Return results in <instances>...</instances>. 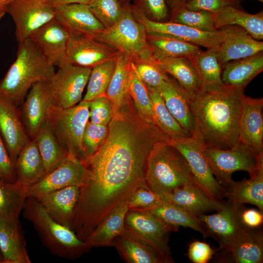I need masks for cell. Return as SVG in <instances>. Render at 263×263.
Returning <instances> with one entry per match:
<instances>
[{"mask_svg": "<svg viewBox=\"0 0 263 263\" xmlns=\"http://www.w3.org/2000/svg\"><path fill=\"white\" fill-rule=\"evenodd\" d=\"M244 89L223 84L190 96L195 130L206 148L228 149L238 142Z\"/></svg>", "mask_w": 263, "mask_h": 263, "instance_id": "6da1fadb", "label": "cell"}, {"mask_svg": "<svg viewBox=\"0 0 263 263\" xmlns=\"http://www.w3.org/2000/svg\"><path fill=\"white\" fill-rule=\"evenodd\" d=\"M55 72L28 38L19 42L16 58L0 81V94L19 107L34 84L49 82Z\"/></svg>", "mask_w": 263, "mask_h": 263, "instance_id": "7a4b0ae2", "label": "cell"}, {"mask_svg": "<svg viewBox=\"0 0 263 263\" xmlns=\"http://www.w3.org/2000/svg\"><path fill=\"white\" fill-rule=\"evenodd\" d=\"M145 182L163 201L175 189L186 184H196L185 157L169 142L157 145L150 153Z\"/></svg>", "mask_w": 263, "mask_h": 263, "instance_id": "3957f363", "label": "cell"}, {"mask_svg": "<svg viewBox=\"0 0 263 263\" xmlns=\"http://www.w3.org/2000/svg\"><path fill=\"white\" fill-rule=\"evenodd\" d=\"M22 212L23 217L37 231L43 245L52 254L72 260L81 257L91 249L71 228L54 220L34 197H27Z\"/></svg>", "mask_w": 263, "mask_h": 263, "instance_id": "277c9868", "label": "cell"}, {"mask_svg": "<svg viewBox=\"0 0 263 263\" xmlns=\"http://www.w3.org/2000/svg\"><path fill=\"white\" fill-rule=\"evenodd\" d=\"M204 153L216 180L223 188L232 182V175L235 171H246L251 177L263 171V153H257L240 141L228 149L206 148Z\"/></svg>", "mask_w": 263, "mask_h": 263, "instance_id": "5b68a950", "label": "cell"}, {"mask_svg": "<svg viewBox=\"0 0 263 263\" xmlns=\"http://www.w3.org/2000/svg\"><path fill=\"white\" fill-rule=\"evenodd\" d=\"M95 39L112 47L132 60L149 49L144 26L135 18L131 7L127 5H123L118 20L110 27L104 28Z\"/></svg>", "mask_w": 263, "mask_h": 263, "instance_id": "8992f818", "label": "cell"}, {"mask_svg": "<svg viewBox=\"0 0 263 263\" xmlns=\"http://www.w3.org/2000/svg\"><path fill=\"white\" fill-rule=\"evenodd\" d=\"M89 113L88 102L82 100L76 105L68 108L54 106L48 119L57 137L69 153L83 162L85 157L82 137L85 126L89 121Z\"/></svg>", "mask_w": 263, "mask_h": 263, "instance_id": "52a82bcc", "label": "cell"}, {"mask_svg": "<svg viewBox=\"0 0 263 263\" xmlns=\"http://www.w3.org/2000/svg\"><path fill=\"white\" fill-rule=\"evenodd\" d=\"M169 143L185 157L197 186L207 195L221 202L224 188L216 180L204 153L205 144L195 130L189 136L170 140Z\"/></svg>", "mask_w": 263, "mask_h": 263, "instance_id": "ba28073f", "label": "cell"}, {"mask_svg": "<svg viewBox=\"0 0 263 263\" xmlns=\"http://www.w3.org/2000/svg\"><path fill=\"white\" fill-rule=\"evenodd\" d=\"M125 229L142 242L152 246L172 263L169 246L170 233L179 228L167 225L145 210L129 209L124 221Z\"/></svg>", "mask_w": 263, "mask_h": 263, "instance_id": "9c48e42d", "label": "cell"}, {"mask_svg": "<svg viewBox=\"0 0 263 263\" xmlns=\"http://www.w3.org/2000/svg\"><path fill=\"white\" fill-rule=\"evenodd\" d=\"M131 9L135 18L144 26L147 35L174 38L207 49L217 47L223 38L221 28L208 32L173 21H155L148 18L139 7L134 5Z\"/></svg>", "mask_w": 263, "mask_h": 263, "instance_id": "30bf717a", "label": "cell"}, {"mask_svg": "<svg viewBox=\"0 0 263 263\" xmlns=\"http://www.w3.org/2000/svg\"><path fill=\"white\" fill-rule=\"evenodd\" d=\"M91 69L67 62L58 67L49 81L55 106L68 108L82 100Z\"/></svg>", "mask_w": 263, "mask_h": 263, "instance_id": "8fae6325", "label": "cell"}, {"mask_svg": "<svg viewBox=\"0 0 263 263\" xmlns=\"http://www.w3.org/2000/svg\"><path fill=\"white\" fill-rule=\"evenodd\" d=\"M6 12L15 23L18 42L29 38L35 31L55 18L54 8L48 0H13Z\"/></svg>", "mask_w": 263, "mask_h": 263, "instance_id": "7c38bea8", "label": "cell"}, {"mask_svg": "<svg viewBox=\"0 0 263 263\" xmlns=\"http://www.w3.org/2000/svg\"><path fill=\"white\" fill-rule=\"evenodd\" d=\"M86 168L83 162L69 154L59 165L45 174L27 189V197H35L67 187H81Z\"/></svg>", "mask_w": 263, "mask_h": 263, "instance_id": "4fadbf2b", "label": "cell"}, {"mask_svg": "<svg viewBox=\"0 0 263 263\" xmlns=\"http://www.w3.org/2000/svg\"><path fill=\"white\" fill-rule=\"evenodd\" d=\"M66 61L75 65L92 68L116 57L119 52L94 38L69 30Z\"/></svg>", "mask_w": 263, "mask_h": 263, "instance_id": "5bb4252c", "label": "cell"}, {"mask_svg": "<svg viewBox=\"0 0 263 263\" xmlns=\"http://www.w3.org/2000/svg\"><path fill=\"white\" fill-rule=\"evenodd\" d=\"M54 106L49 82L34 84L19 106L22 121L30 139L35 138L41 126L48 120Z\"/></svg>", "mask_w": 263, "mask_h": 263, "instance_id": "9a60e30c", "label": "cell"}, {"mask_svg": "<svg viewBox=\"0 0 263 263\" xmlns=\"http://www.w3.org/2000/svg\"><path fill=\"white\" fill-rule=\"evenodd\" d=\"M69 32L55 18L45 24L30 36L46 59L58 68L66 61V50Z\"/></svg>", "mask_w": 263, "mask_h": 263, "instance_id": "2e32d148", "label": "cell"}, {"mask_svg": "<svg viewBox=\"0 0 263 263\" xmlns=\"http://www.w3.org/2000/svg\"><path fill=\"white\" fill-rule=\"evenodd\" d=\"M198 218L205 225L208 236L219 244L218 249L231 246L247 229L240 222L235 206L227 202L217 213L203 214Z\"/></svg>", "mask_w": 263, "mask_h": 263, "instance_id": "e0dca14e", "label": "cell"}, {"mask_svg": "<svg viewBox=\"0 0 263 263\" xmlns=\"http://www.w3.org/2000/svg\"><path fill=\"white\" fill-rule=\"evenodd\" d=\"M0 134L14 163L23 146L31 140L19 107L0 94Z\"/></svg>", "mask_w": 263, "mask_h": 263, "instance_id": "ac0fdd59", "label": "cell"}, {"mask_svg": "<svg viewBox=\"0 0 263 263\" xmlns=\"http://www.w3.org/2000/svg\"><path fill=\"white\" fill-rule=\"evenodd\" d=\"M223 38L216 47V56L221 67L233 60L246 57L263 51V42L255 39L238 26L221 28Z\"/></svg>", "mask_w": 263, "mask_h": 263, "instance_id": "d6986e66", "label": "cell"}, {"mask_svg": "<svg viewBox=\"0 0 263 263\" xmlns=\"http://www.w3.org/2000/svg\"><path fill=\"white\" fill-rule=\"evenodd\" d=\"M215 261L223 263H262L263 262V227L247 228L231 246L218 249Z\"/></svg>", "mask_w": 263, "mask_h": 263, "instance_id": "ffe728a7", "label": "cell"}, {"mask_svg": "<svg viewBox=\"0 0 263 263\" xmlns=\"http://www.w3.org/2000/svg\"><path fill=\"white\" fill-rule=\"evenodd\" d=\"M263 98L244 95L241 115L239 141L263 153Z\"/></svg>", "mask_w": 263, "mask_h": 263, "instance_id": "44dd1931", "label": "cell"}, {"mask_svg": "<svg viewBox=\"0 0 263 263\" xmlns=\"http://www.w3.org/2000/svg\"><path fill=\"white\" fill-rule=\"evenodd\" d=\"M54 8L55 18L68 30L95 38L105 28L88 4L72 3Z\"/></svg>", "mask_w": 263, "mask_h": 263, "instance_id": "7402d4cb", "label": "cell"}, {"mask_svg": "<svg viewBox=\"0 0 263 263\" xmlns=\"http://www.w3.org/2000/svg\"><path fill=\"white\" fill-rule=\"evenodd\" d=\"M157 89L171 115L191 136L195 131V123L190 108V95L169 75Z\"/></svg>", "mask_w": 263, "mask_h": 263, "instance_id": "603a6c76", "label": "cell"}, {"mask_svg": "<svg viewBox=\"0 0 263 263\" xmlns=\"http://www.w3.org/2000/svg\"><path fill=\"white\" fill-rule=\"evenodd\" d=\"M79 193L80 187L72 186L34 198L54 220L71 229L74 212Z\"/></svg>", "mask_w": 263, "mask_h": 263, "instance_id": "cb8c5ba5", "label": "cell"}, {"mask_svg": "<svg viewBox=\"0 0 263 263\" xmlns=\"http://www.w3.org/2000/svg\"><path fill=\"white\" fill-rule=\"evenodd\" d=\"M149 58L162 72L171 76L190 96L204 89L202 81L188 57H158L150 53Z\"/></svg>", "mask_w": 263, "mask_h": 263, "instance_id": "d4e9b609", "label": "cell"}, {"mask_svg": "<svg viewBox=\"0 0 263 263\" xmlns=\"http://www.w3.org/2000/svg\"><path fill=\"white\" fill-rule=\"evenodd\" d=\"M164 201L179 206L197 217L210 211L222 210L226 204L225 201L210 197L196 184H193L175 189Z\"/></svg>", "mask_w": 263, "mask_h": 263, "instance_id": "484cf974", "label": "cell"}, {"mask_svg": "<svg viewBox=\"0 0 263 263\" xmlns=\"http://www.w3.org/2000/svg\"><path fill=\"white\" fill-rule=\"evenodd\" d=\"M0 251L4 263H31L19 220L0 217Z\"/></svg>", "mask_w": 263, "mask_h": 263, "instance_id": "4316f807", "label": "cell"}, {"mask_svg": "<svg viewBox=\"0 0 263 263\" xmlns=\"http://www.w3.org/2000/svg\"><path fill=\"white\" fill-rule=\"evenodd\" d=\"M113 246L129 263H171L152 246L136 238L125 229L113 242Z\"/></svg>", "mask_w": 263, "mask_h": 263, "instance_id": "83f0119b", "label": "cell"}, {"mask_svg": "<svg viewBox=\"0 0 263 263\" xmlns=\"http://www.w3.org/2000/svg\"><path fill=\"white\" fill-rule=\"evenodd\" d=\"M16 182L28 188L46 173L41 154L34 139L22 148L15 162Z\"/></svg>", "mask_w": 263, "mask_h": 263, "instance_id": "f1b7e54d", "label": "cell"}, {"mask_svg": "<svg viewBox=\"0 0 263 263\" xmlns=\"http://www.w3.org/2000/svg\"><path fill=\"white\" fill-rule=\"evenodd\" d=\"M215 28L219 29L227 26H238L245 30L255 39H263V12L249 14L234 6L225 7L211 13Z\"/></svg>", "mask_w": 263, "mask_h": 263, "instance_id": "f546056e", "label": "cell"}, {"mask_svg": "<svg viewBox=\"0 0 263 263\" xmlns=\"http://www.w3.org/2000/svg\"><path fill=\"white\" fill-rule=\"evenodd\" d=\"M221 79L227 86L245 88L263 70V53L230 61L222 66Z\"/></svg>", "mask_w": 263, "mask_h": 263, "instance_id": "4dcf8cb0", "label": "cell"}, {"mask_svg": "<svg viewBox=\"0 0 263 263\" xmlns=\"http://www.w3.org/2000/svg\"><path fill=\"white\" fill-rule=\"evenodd\" d=\"M129 210L127 200L111 210L84 242L92 248L112 246L113 240L124 230V221Z\"/></svg>", "mask_w": 263, "mask_h": 263, "instance_id": "1f68e13d", "label": "cell"}, {"mask_svg": "<svg viewBox=\"0 0 263 263\" xmlns=\"http://www.w3.org/2000/svg\"><path fill=\"white\" fill-rule=\"evenodd\" d=\"M223 198L235 205L249 204L257 207L263 211V171L248 179L233 181L224 188Z\"/></svg>", "mask_w": 263, "mask_h": 263, "instance_id": "d6a6232c", "label": "cell"}, {"mask_svg": "<svg viewBox=\"0 0 263 263\" xmlns=\"http://www.w3.org/2000/svg\"><path fill=\"white\" fill-rule=\"evenodd\" d=\"M34 139L42 157L46 173L59 165L70 154L48 120L41 126Z\"/></svg>", "mask_w": 263, "mask_h": 263, "instance_id": "836d02e7", "label": "cell"}, {"mask_svg": "<svg viewBox=\"0 0 263 263\" xmlns=\"http://www.w3.org/2000/svg\"><path fill=\"white\" fill-rule=\"evenodd\" d=\"M145 210L168 225L178 228L180 226L188 227L199 232L205 239L209 237L205 225L198 217L170 202L163 201L156 206Z\"/></svg>", "mask_w": 263, "mask_h": 263, "instance_id": "e575fe53", "label": "cell"}, {"mask_svg": "<svg viewBox=\"0 0 263 263\" xmlns=\"http://www.w3.org/2000/svg\"><path fill=\"white\" fill-rule=\"evenodd\" d=\"M131 61L130 57L120 53L116 57L115 68L106 93L112 105L113 116L119 113L122 103L129 94L128 83Z\"/></svg>", "mask_w": 263, "mask_h": 263, "instance_id": "d590c367", "label": "cell"}, {"mask_svg": "<svg viewBox=\"0 0 263 263\" xmlns=\"http://www.w3.org/2000/svg\"><path fill=\"white\" fill-rule=\"evenodd\" d=\"M151 54L162 57H189L202 51L199 46L174 38L147 35Z\"/></svg>", "mask_w": 263, "mask_h": 263, "instance_id": "8d00e7d4", "label": "cell"}, {"mask_svg": "<svg viewBox=\"0 0 263 263\" xmlns=\"http://www.w3.org/2000/svg\"><path fill=\"white\" fill-rule=\"evenodd\" d=\"M27 189L16 182L11 183L0 179V217L19 220L27 197Z\"/></svg>", "mask_w": 263, "mask_h": 263, "instance_id": "74e56055", "label": "cell"}, {"mask_svg": "<svg viewBox=\"0 0 263 263\" xmlns=\"http://www.w3.org/2000/svg\"><path fill=\"white\" fill-rule=\"evenodd\" d=\"M151 102L155 124L169 139L189 136L167 108L157 89L146 86Z\"/></svg>", "mask_w": 263, "mask_h": 263, "instance_id": "f35d334b", "label": "cell"}, {"mask_svg": "<svg viewBox=\"0 0 263 263\" xmlns=\"http://www.w3.org/2000/svg\"><path fill=\"white\" fill-rule=\"evenodd\" d=\"M216 47L202 51L188 57L195 68L204 88H215L224 84L221 79L222 69L217 57Z\"/></svg>", "mask_w": 263, "mask_h": 263, "instance_id": "ab89813d", "label": "cell"}, {"mask_svg": "<svg viewBox=\"0 0 263 263\" xmlns=\"http://www.w3.org/2000/svg\"><path fill=\"white\" fill-rule=\"evenodd\" d=\"M128 92L140 117L146 122L156 124L147 87L140 78L132 60L130 65Z\"/></svg>", "mask_w": 263, "mask_h": 263, "instance_id": "60d3db41", "label": "cell"}, {"mask_svg": "<svg viewBox=\"0 0 263 263\" xmlns=\"http://www.w3.org/2000/svg\"><path fill=\"white\" fill-rule=\"evenodd\" d=\"M117 56L92 68L87 84L86 92L82 100L89 101L106 94L115 68Z\"/></svg>", "mask_w": 263, "mask_h": 263, "instance_id": "b9f144b4", "label": "cell"}, {"mask_svg": "<svg viewBox=\"0 0 263 263\" xmlns=\"http://www.w3.org/2000/svg\"><path fill=\"white\" fill-rule=\"evenodd\" d=\"M172 21L199 30L213 32L217 30L211 13L204 10L193 11L183 6L172 11Z\"/></svg>", "mask_w": 263, "mask_h": 263, "instance_id": "7bdbcfd3", "label": "cell"}, {"mask_svg": "<svg viewBox=\"0 0 263 263\" xmlns=\"http://www.w3.org/2000/svg\"><path fill=\"white\" fill-rule=\"evenodd\" d=\"M88 5L105 28L110 27L118 20L123 8L118 0H91Z\"/></svg>", "mask_w": 263, "mask_h": 263, "instance_id": "ee69618b", "label": "cell"}, {"mask_svg": "<svg viewBox=\"0 0 263 263\" xmlns=\"http://www.w3.org/2000/svg\"><path fill=\"white\" fill-rule=\"evenodd\" d=\"M150 52L145 56L132 60L136 72L146 86L158 89L168 75L159 70L149 59Z\"/></svg>", "mask_w": 263, "mask_h": 263, "instance_id": "f6af8a7d", "label": "cell"}, {"mask_svg": "<svg viewBox=\"0 0 263 263\" xmlns=\"http://www.w3.org/2000/svg\"><path fill=\"white\" fill-rule=\"evenodd\" d=\"M108 132V125L96 124L89 121L87 122L82 137V146L85 159L97 151L104 142Z\"/></svg>", "mask_w": 263, "mask_h": 263, "instance_id": "bcb514c9", "label": "cell"}, {"mask_svg": "<svg viewBox=\"0 0 263 263\" xmlns=\"http://www.w3.org/2000/svg\"><path fill=\"white\" fill-rule=\"evenodd\" d=\"M88 102L89 121L99 125H108L113 117L112 103L106 94Z\"/></svg>", "mask_w": 263, "mask_h": 263, "instance_id": "7dc6e473", "label": "cell"}, {"mask_svg": "<svg viewBox=\"0 0 263 263\" xmlns=\"http://www.w3.org/2000/svg\"><path fill=\"white\" fill-rule=\"evenodd\" d=\"M163 201L147 187L144 181L127 200L129 209L147 210Z\"/></svg>", "mask_w": 263, "mask_h": 263, "instance_id": "c3c4849f", "label": "cell"}, {"mask_svg": "<svg viewBox=\"0 0 263 263\" xmlns=\"http://www.w3.org/2000/svg\"><path fill=\"white\" fill-rule=\"evenodd\" d=\"M239 1L240 0H189L185 2L184 6L190 10L213 13L229 6L238 7Z\"/></svg>", "mask_w": 263, "mask_h": 263, "instance_id": "681fc988", "label": "cell"}, {"mask_svg": "<svg viewBox=\"0 0 263 263\" xmlns=\"http://www.w3.org/2000/svg\"><path fill=\"white\" fill-rule=\"evenodd\" d=\"M216 250L207 243L194 240L189 244L188 256L194 263H207L213 257Z\"/></svg>", "mask_w": 263, "mask_h": 263, "instance_id": "f907efd6", "label": "cell"}, {"mask_svg": "<svg viewBox=\"0 0 263 263\" xmlns=\"http://www.w3.org/2000/svg\"><path fill=\"white\" fill-rule=\"evenodd\" d=\"M233 205L236 208L240 222L244 227L246 228L263 227V213L262 211L255 208H246L244 205Z\"/></svg>", "mask_w": 263, "mask_h": 263, "instance_id": "816d5d0a", "label": "cell"}, {"mask_svg": "<svg viewBox=\"0 0 263 263\" xmlns=\"http://www.w3.org/2000/svg\"><path fill=\"white\" fill-rule=\"evenodd\" d=\"M137 3L136 6L157 21H163L168 16L166 0H137Z\"/></svg>", "mask_w": 263, "mask_h": 263, "instance_id": "f5cc1de1", "label": "cell"}, {"mask_svg": "<svg viewBox=\"0 0 263 263\" xmlns=\"http://www.w3.org/2000/svg\"><path fill=\"white\" fill-rule=\"evenodd\" d=\"M0 179L14 183L16 181L15 164L11 160L0 134Z\"/></svg>", "mask_w": 263, "mask_h": 263, "instance_id": "db71d44e", "label": "cell"}, {"mask_svg": "<svg viewBox=\"0 0 263 263\" xmlns=\"http://www.w3.org/2000/svg\"><path fill=\"white\" fill-rule=\"evenodd\" d=\"M48 1L53 7H55L62 5L72 3L89 4L91 0H48Z\"/></svg>", "mask_w": 263, "mask_h": 263, "instance_id": "11a10c76", "label": "cell"}, {"mask_svg": "<svg viewBox=\"0 0 263 263\" xmlns=\"http://www.w3.org/2000/svg\"><path fill=\"white\" fill-rule=\"evenodd\" d=\"M166 1L172 11L183 6L185 3L184 0H166Z\"/></svg>", "mask_w": 263, "mask_h": 263, "instance_id": "9f6ffc18", "label": "cell"}, {"mask_svg": "<svg viewBox=\"0 0 263 263\" xmlns=\"http://www.w3.org/2000/svg\"><path fill=\"white\" fill-rule=\"evenodd\" d=\"M13 0H0V9H4L6 10L7 5Z\"/></svg>", "mask_w": 263, "mask_h": 263, "instance_id": "6f0895ef", "label": "cell"}, {"mask_svg": "<svg viewBox=\"0 0 263 263\" xmlns=\"http://www.w3.org/2000/svg\"><path fill=\"white\" fill-rule=\"evenodd\" d=\"M6 13V10L4 9H0V20L2 18L4 15Z\"/></svg>", "mask_w": 263, "mask_h": 263, "instance_id": "680465c9", "label": "cell"}, {"mask_svg": "<svg viewBox=\"0 0 263 263\" xmlns=\"http://www.w3.org/2000/svg\"><path fill=\"white\" fill-rule=\"evenodd\" d=\"M0 263H4L3 258L1 255L0 251Z\"/></svg>", "mask_w": 263, "mask_h": 263, "instance_id": "91938a15", "label": "cell"}, {"mask_svg": "<svg viewBox=\"0 0 263 263\" xmlns=\"http://www.w3.org/2000/svg\"><path fill=\"white\" fill-rule=\"evenodd\" d=\"M118 0L122 3H126L130 0Z\"/></svg>", "mask_w": 263, "mask_h": 263, "instance_id": "94428289", "label": "cell"}, {"mask_svg": "<svg viewBox=\"0 0 263 263\" xmlns=\"http://www.w3.org/2000/svg\"><path fill=\"white\" fill-rule=\"evenodd\" d=\"M257 0L260 1V2H263V0Z\"/></svg>", "mask_w": 263, "mask_h": 263, "instance_id": "6125c7cd", "label": "cell"}, {"mask_svg": "<svg viewBox=\"0 0 263 263\" xmlns=\"http://www.w3.org/2000/svg\"><path fill=\"white\" fill-rule=\"evenodd\" d=\"M184 0L185 2H186V1H188L189 0Z\"/></svg>", "mask_w": 263, "mask_h": 263, "instance_id": "be15d7a7", "label": "cell"}]
</instances>
